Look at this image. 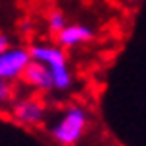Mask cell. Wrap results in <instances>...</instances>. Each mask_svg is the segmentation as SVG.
Instances as JSON below:
<instances>
[{
	"label": "cell",
	"instance_id": "cell-1",
	"mask_svg": "<svg viewBox=\"0 0 146 146\" xmlns=\"http://www.w3.org/2000/svg\"><path fill=\"white\" fill-rule=\"evenodd\" d=\"M88 125H90V115L86 107L72 103L62 109V113L55 119L49 131L58 146H76L82 140V136L86 135Z\"/></svg>",
	"mask_w": 146,
	"mask_h": 146
},
{
	"label": "cell",
	"instance_id": "cell-2",
	"mask_svg": "<svg viewBox=\"0 0 146 146\" xmlns=\"http://www.w3.org/2000/svg\"><path fill=\"white\" fill-rule=\"evenodd\" d=\"M29 49H31V58L43 62L51 70L53 82H55V90L66 92L74 82L72 70L68 66L66 49H62L58 43L56 45H53V43H35Z\"/></svg>",
	"mask_w": 146,
	"mask_h": 146
},
{
	"label": "cell",
	"instance_id": "cell-3",
	"mask_svg": "<svg viewBox=\"0 0 146 146\" xmlns=\"http://www.w3.org/2000/svg\"><path fill=\"white\" fill-rule=\"evenodd\" d=\"M10 113L16 123H20L22 127L35 129V127H41L45 121L47 105L37 96H23V98H18L12 101Z\"/></svg>",
	"mask_w": 146,
	"mask_h": 146
},
{
	"label": "cell",
	"instance_id": "cell-4",
	"mask_svg": "<svg viewBox=\"0 0 146 146\" xmlns=\"http://www.w3.org/2000/svg\"><path fill=\"white\" fill-rule=\"evenodd\" d=\"M31 49L12 45L10 49L0 53V78L6 82L22 80L25 68L31 62Z\"/></svg>",
	"mask_w": 146,
	"mask_h": 146
},
{
	"label": "cell",
	"instance_id": "cell-5",
	"mask_svg": "<svg viewBox=\"0 0 146 146\" xmlns=\"http://www.w3.org/2000/svg\"><path fill=\"white\" fill-rule=\"evenodd\" d=\"M22 80H23L25 86H29L35 92H41V94L55 90V82H53L51 70L43 62H39V60H31L29 62V66L25 68Z\"/></svg>",
	"mask_w": 146,
	"mask_h": 146
},
{
	"label": "cell",
	"instance_id": "cell-6",
	"mask_svg": "<svg viewBox=\"0 0 146 146\" xmlns=\"http://www.w3.org/2000/svg\"><path fill=\"white\" fill-rule=\"evenodd\" d=\"M92 39H94V29L86 23H68L56 35V43L62 49H74V47L86 45Z\"/></svg>",
	"mask_w": 146,
	"mask_h": 146
},
{
	"label": "cell",
	"instance_id": "cell-7",
	"mask_svg": "<svg viewBox=\"0 0 146 146\" xmlns=\"http://www.w3.org/2000/svg\"><path fill=\"white\" fill-rule=\"evenodd\" d=\"M66 25H68L66 16H64L60 10L49 12V16H47V29H49L53 35H58L64 27H66Z\"/></svg>",
	"mask_w": 146,
	"mask_h": 146
},
{
	"label": "cell",
	"instance_id": "cell-8",
	"mask_svg": "<svg viewBox=\"0 0 146 146\" xmlns=\"http://www.w3.org/2000/svg\"><path fill=\"white\" fill-rule=\"evenodd\" d=\"M12 96H14V92H12V82H6V80L0 78V105L12 101Z\"/></svg>",
	"mask_w": 146,
	"mask_h": 146
},
{
	"label": "cell",
	"instance_id": "cell-9",
	"mask_svg": "<svg viewBox=\"0 0 146 146\" xmlns=\"http://www.w3.org/2000/svg\"><path fill=\"white\" fill-rule=\"evenodd\" d=\"M12 47V41H10V37L6 33H0V53L2 51H6V49H10Z\"/></svg>",
	"mask_w": 146,
	"mask_h": 146
}]
</instances>
